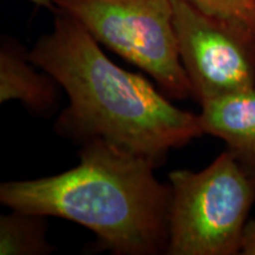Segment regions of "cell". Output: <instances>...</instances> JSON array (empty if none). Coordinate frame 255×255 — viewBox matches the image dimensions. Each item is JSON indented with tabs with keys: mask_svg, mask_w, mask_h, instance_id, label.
Here are the masks:
<instances>
[{
	"mask_svg": "<svg viewBox=\"0 0 255 255\" xmlns=\"http://www.w3.org/2000/svg\"><path fill=\"white\" fill-rule=\"evenodd\" d=\"M28 58L68 95V107L55 123L63 138L81 145L102 138L159 167L169 151L205 135L199 115L175 107L148 79L116 65L63 12H57L52 30L37 40Z\"/></svg>",
	"mask_w": 255,
	"mask_h": 255,
	"instance_id": "obj_1",
	"label": "cell"
},
{
	"mask_svg": "<svg viewBox=\"0 0 255 255\" xmlns=\"http://www.w3.org/2000/svg\"><path fill=\"white\" fill-rule=\"evenodd\" d=\"M81 146L79 163L68 171L1 183V205L84 226L98 251L167 253L173 190L156 178L155 162L102 138Z\"/></svg>",
	"mask_w": 255,
	"mask_h": 255,
	"instance_id": "obj_2",
	"label": "cell"
},
{
	"mask_svg": "<svg viewBox=\"0 0 255 255\" xmlns=\"http://www.w3.org/2000/svg\"><path fill=\"white\" fill-rule=\"evenodd\" d=\"M173 196L167 255L240 254L255 181L225 150L201 171L169 173Z\"/></svg>",
	"mask_w": 255,
	"mask_h": 255,
	"instance_id": "obj_3",
	"label": "cell"
},
{
	"mask_svg": "<svg viewBox=\"0 0 255 255\" xmlns=\"http://www.w3.org/2000/svg\"><path fill=\"white\" fill-rule=\"evenodd\" d=\"M98 43L148 73L169 100L191 97L171 0H53Z\"/></svg>",
	"mask_w": 255,
	"mask_h": 255,
	"instance_id": "obj_4",
	"label": "cell"
},
{
	"mask_svg": "<svg viewBox=\"0 0 255 255\" xmlns=\"http://www.w3.org/2000/svg\"><path fill=\"white\" fill-rule=\"evenodd\" d=\"M181 63L200 104L255 88V25L171 0Z\"/></svg>",
	"mask_w": 255,
	"mask_h": 255,
	"instance_id": "obj_5",
	"label": "cell"
},
{
	"mask_svg": "<svg viewBox=\"0 0 255 255\" xmlns=\"http://www.w3.org/2000/svg\"><path fill=\"white\" fill-rule=\"evenodd\" d=\"M205 133L222 139L242 170L255 181V88L201 104Z\"/></svg>",
	"mask_w": 255,
	"mask_h": 255,
	"instance_id": "obj_6",
	"label": "cell"
},
{
	"mask_svg": "<svg viewBox=\"0 0 255 255\" xmlns=\"http://www.w3.org/2000/svg\"><path fill=\"white\" fill-rule=\"evenodd\" d=\"M60 85L47 72H37L18 41L2 38L0 46V103L19 101L36 116H49L58 105Z\"/></svg>",
	"mask_w": 255,
	"mask_h": 255,
	"instance_id": "obj_7",
	"label": "cell"
},
{
	"mask_svg": "<svg viewBox=\"0 0 255 255\" xmlns=\"http://www.w3.org/2000/svg\"><path fill=\"white\" fill-rule=\"evenodd\" d=\"M47 216L12 209L0 216V255H47Z\"/></svg>",
	"mask_w": 255,
	"mask_h": 255,
	"instance_id": "obj_8",
	"label": "cell"
},
{
	"mask_svg": "<svg viewBox=\"0 0 255 255\" xmlns=\"http://www.w3.org/2000/svg\"><path fill=\"white\" fill-rule=\"evenodd\" d=\"M208 13L238 18L255 25V7L252 0H183Z\"/></svg>",
	"mask_w": 255,
	"mask_h": 255,
	"instance_id": "obj_9",
	"label": "cell"
},
{
	"mask_svg": "<svg viewBox=\"0 0 255 255\" xmlns=\"http://www.w3.org/2000/svg\"><path fill=\"white\" fill-rule=\"evenodd\" d=\"M240 254L255 255V219L248 220L242 232Z\"/></svg>",
	"mask_w": 255,
	"mask_h": 255,
	"instance_id": "obj_10",
	"label": "cell"
},
{
	"mask_svg": "<svg viewBox=\"0 0 255 255\" xmlns=\"http://www.w3.org/2000/svg\"><path fill=\"white\" fill-rule=\"evenodd\" d=\"M30 1L36 4L37 6H39V7H45L47 9H50V11L55 12V13L58 12V8L56 7L53 0H30Z\"/></svg>",
	"mask_w": 255,
	"mask_h": 255,
	"instance_id": "obj_11",
	"label": "cell"
},
{
	"mask_svg": "<svg viewBox=\"0 0 255 255\" xmlns=\"http://www.w3.org/2000/svg\"><path fill=\"white\" fill-rule=\"evenodd\" d=\"M252 2H253V5H254V7H255V0H252Z\"/></svg>",
	"mask_w": 255,
	"mask_h": 255,
	"instance_id": "obj_12",
	"label": "cell"
}]
</instances>
